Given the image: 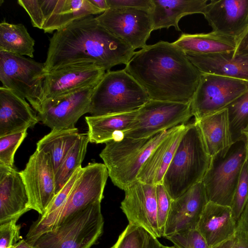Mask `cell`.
I'll use <instances>...</instances> for the list:
<instances>
[{
	"label": "cell",
	"mask_w": 248,
	"mask_h": 248,
	"mask_svg": "<svg viewBox=\"0 0 248 248\" xmlns=\"http://www.w3.org/2000/svg\"><path fill=\"white\" fill-rule=\"evenodd\" d=\"M124 70L150 99L184 103H191L202 74L185 51L164 41L135 51Z\"/></svg>",
	"instance_id": "cell-1"
},
{
	"label": "cell",
	"mask_w": 248,
	"mask_h": 248,
	"mask_svg": "<svg viewBox=\"0 0 248 248\" xmlns=\"http://www.w3.org/2000/svg\"><path fill=\"white\" fill-rule=\"evenodd\" d=\"M135 50L91 16L55 31L49 39L44 67L49 72L67 65L93 63L108 71L117 65H126Z\"/></svg>",
	"instance_id": "cell-2"
},
{
	"label": "cell",
	"mask_w": 248,
	"mask_h": 248,
	"mask_svg": "<svg viewBox=\"0 0 248 248\" xmlns=\"http://www.w3.org/2000/svg\"><path fill=\"white\" fill-rule=\"evenodd\" d=\"M108 177L104 164L91 163L82 168L65 202L46 216H40L31 226L26 239L31 244L43 233L56 229L76 213L104 198Z\"/></svg>",
	"instance_id": "cell-3"
},
{
	"label": "cell",
	"mask_w": 248,
	"mask_h": 248,
	"mask_svg": "<svg viewBox=\"0 0 248 248\" xmlns=\"http://www.w3.org/2000/svg\"><path fill=\"white\" fill-rule=\"evenodd\" d=\"M211 159L198 123L187 124L163 180L173 200L202 180Z\"/></svg>",
	"instance_id": "cell-4"
},
{
	"label": "cell",
	"mask_w": 248,
	"mask_h": 248,
	"mask_svg": "<svg viewBox=\"0 0 248 248\" xmlns=\"http://www.w3.org/2000/svg\"><path fill=\"white\" fill-rule=\"evenodd\" d=\"M174 127L145 138L124 137L107 142L99 154L113 184L124 191L137 181L141 167Z\"/></svg>",
	"instance_id": "cell-5"
},
{
	"label": "cell",
	"mask_w": 248,
	"mask_h": 248,
	"mask_svg": "<svg viewBox=\"0 0 248 248\" xmlns=\"http://www.w3.org/2000/svg\"><path fill=\"white\" fill-rule=\"evenodd\" d=\"M150 99L145 90L124 69L110 70L95 87L89 113L101 116L132 111Z\"/></svg>",
	"instance_id": "cell-6"
},
{
	"label": "cell",
	"mask_w": 248,
	"mask_h": 248,
	"mask_svg": "<svg viewBox=\"0 0 248 248\" xmlns=\"http://www.w3.org/2000/svg\"><path fill=\"white\" fill-rule=\"evenodd\" d=\"M101 202L76 213L56 229L41 234L33 248H91L102 235Z\"/></svg>",
	"instance_id": "cell-7"
},
{
	"label": "cell",
	"mask_w": 248,
	"mask_h": 248,
	"mask_svg": "<svg viewBox=\"0 0 248 248\" xmlns=\"http://www.w3.org/2000/svg\"><path fill=\"white\" fill-rule=\"evenodd\" d=\"M247 141H237L211 157L202 180L208 202L231 207L246 161Z\"/></svg>",
	"instance_id": "cell-8"
},
{
	"label": "cell",
	"mask_w": 248,
	"mask_h": 248,
	"mask_svg": "<svg viewBox=\"0 0 248 248\" xmlns=\"http://www.w3.org/2000/svg\"><path fill=\"white\" fill-rule=\"evenodd\" d=\"M47 73L44 63L0 51V80L2 86L27 99L37 112L42 105L43 84Z\"/></svg>",
	"instance_id": "cell-9"
},
{
	"label": "cell",
	"mask_w": 248,
	"mask_h": 248,
	"mask_svg": "<svg viewBox=\"0 0 248 248\" xmlns=\"http://www.w3.org/2000/svg\"><path fill=\"white\" fill-rule=\"evenodd\" d=\"M192 116L191 103L150 99L138 109L135 120L124 137H151L185 124Z\"/></svg>",
	"instance_id": "cell-10"
},
{
	"label": "cell",
	"mask_w": 248,
	"mask_h": 248,
	"mask_svg": "<svg viewBox=\"0 0 248 248\" xmlns=\"http://www.w3.org/2000/svg\"><path fill=\"white\" fill-rule=\"evenodd\" d=\"M248 90V81L202 73L191 102L195 120L221 110Z\"/></svg>",
	"instance_id": "cell-11"
},
{
	"label": "cell",
	"mask_w": 248,
	"mask_h": 248,
	"mask_svg": "<svg viewBox=\"0 0 248 248\" xmlns=\"http://www.w3.org/2000/svg\"><path fill=\"white\" fill-rule=\"evenodd\" d=\"M95 18L100 25L135 50L147 45L153 31L150 13L142 10L109 9Z\"/></svg>",
	"instance_id": "cell-12"
},
{
	"label": "cell",
	"mask_w": 248,
	"mask_h": 248,
	"mask_svg": "<svg viewBox=\"0 0 248 248\" xmlns=\"http://www.w3.org/2000/svg\"><path fill=\"white\" fill-rule=\"evenodd\" d=\"M29 197V208L43 215L56 195L55 170L49 155L36 150L20 171Z\"/></svg>",
	"instance_id": "cell-13"
},
{
	"label": "cell",
	"mask_w": 248,
	"mask_h": 248,
	"mask_svg": "<svg viewBox=\"0 0 248 248\" xmlns=\"http://www.w3.org/2000/svg\"><path fill=\"white\" fill-rule=\"evenodd\" d=\"M96 86L85 87L43 102L38 112L39 121L51 130L75 127L78 119L89 113Z\"/></svg>",
	"instance_id": "cell-14"
},
{
	"label": "cell",
	"mask_w": 248,
	"mask_h": 248,
	"mask_svg": "<svg viewBox=\"0 0 248 248\" xmlns=\"http://www.w3.org/2000/svg\"><path fill=\"white\" fill-rule=\"evenodd\" d=\"M105 70L93 63H78L47 72L43 84L42 102L77 90L96 86Z\"/></svg>",
	"instance_id": "cell-15"
},
{
	"label": "cell",
	"mask_w": 248,
	"mask_h": 248,
	"mask_svg": "<svg viewBox=\"0 0 248 248\" xmlns=\"http://www.w3.org/2000/svg\"><path fill=\"white\" fill-rule=\"evenodd\" d=\"M156 186L136 181L124 190L120 208L129 223L143 228L158 238L161 237L157 222Z\"/></svg>",
	"instance_id": "cell-16"
},
{
	"label": "cell",
	"mask_w": 248,
	"mask_h": 248,
	"mask_svg": "<svg viewBox=\"0 0 248 248\" xmlns=\"http://www.w3.org/2000/svg\"><path fill=\"white\" fill-rule=\"evenodd\" d=\"M207 202L202 181L172 200L162 237L196 229Z\"/></svg>",
	"instance_id": "cell-17"
},
{
	"label": "cell",
	"mask_w": 248,
	"mask_h": 248,
	"mask_svg": "<svg viewBox=\"0 0 248 248\" xmlns=\"http://www.w3.org/2000/svg\"><path fill=\"white\" fill-rule=\"evenodd\" d=\"M203 15L212 31L236 40L248 27V0H212Z\"/></svg>",
	"instance_id": "cell-18"
},
{
	"label": "cell",
	"mask_w": 248,
	"mask_h": 248,
	"mask_svg": "<svg viewBox=\"0 0 248 248\" xmlns=\"http://www.w3.org/2000/svg\"><path fill=\"white\" fill-rule=\"evenodd\" d=\"M29 197L20 172L0 165V224L16 220L30 211Z\"/></svg>",
	"instance_id": "cell-19"
},
{
	"label": "cell",
	"mask_w": 248,
	"mask_h": 248,
	"mask_svg": "<svg viewBox=\"0 0 248 248\" xmlns=\"http://www.w3.org/2000/svg\"><path fill=\"white\" fill-rule=\"evenodd\" d=\"M39 121L25 98L11 90L0 87V137L27 130Z\"/></svg>",
	"instance_id": "cell-20"
},
{
	"label": "cell",
	"mask_w": 248,
	"mask_h": 248,
	"mask_svg": "<svg viewBox=\"0 0 248 248\" xmlns=\"http://www.w3.org/2000/svg\"><path fill=\"white\" fill-rule=\"evenodd\" d=\"M186 53L190 61L201 73L248 81V51L234 50L210 54Z\"/></svg>",
	"instance_id": "cell-21"
},
{
	"label": "cell",
	"mask_w": 248,
	"mask_h": 248,
	"mask_svg": "<svg viewBox=\"0 0 248 248\" xmlns=\"http://www.w3.org/2000/svg\"><path fill=\"white\" fill-rule=\"evenodd\" d=\"M237 221L230 206L208 202L201 215L196 229L209 248L232 237Z\"/></svg>",
	"instance_id": "cell-22"
},
{
	"label": "cell",
	"mask_w": 248,
	"mask_h": 248,
	"mask_svg": "<svg viewBox=\"0 0 248 248\" xmlns=\"http://www.w3.org/2000/svg\"><path fill=\"white\" fill-rule=\"evenodd\" d=\"M186 127L185 124L175 127L154 150L141 167L137 181L155 186L162 184L164 176Z\"/></svg>",
	"instance_id": "cell-23"
},
{
	"label": "cell",
	"mask_w": 248,
	"mask_h": 248,
	"mask_svg": "<svg viewBox=\"0 0 248 248\" xmlns=\"http://www.w3.org/2000/svg\"><path fill=\"white\" fill-rule=\"evenodd\" d=\"M138 110L85 117L90 142L106 143L111 140H121L131 127Z\"/></svg>",
	"instance_id": "cell-24"
},
{
	"label": "cell",
	"mask_w": 248,
	"mask_h": 248,
	"mask_svg": "<svg viewBox=\"0 0 248 248\" xmlns=\"http://www.w3.org/2000/svg\"><path fill=\"white\" fill-rule=\"evenodd\" d=\"M153 8L150 12L153 31L173 26L181 31L178 23L187 15L203 14L207 0H152Z\"/></svg>",
	"instance_id": "cell-25"
},
{
	"label": "cell",
	"mask_w": 248,
	"mask_h": 248,
	"mask_svg": "<svg viewBox=\"0 0 248 248\" xmlns=\"http://www.w3.org/2000/svg\"><path fill=\"white\" fill-rule=\"evenodd\" d=\"M104 12L89 0H56L52 12L42 30L45 33H51L78 19Z\"/></svg>",
	"instance_id": "cell-26"
},
{
	"label": "cell",
	"mask_w": 248,
	"mask_h": 248,
	"mask_svg": "<svg viewBox=\"0 0 248 248\" xmlns=\"http://www.w3.org/2000/svg\"><path fill=\"white\" fill-rule=\"evenodd\" d=\"M195 121L211 157L233 144L226 108Z\"/></svg>",
	"instance_id": "cell-27"
},
{
	"label": "cell",
	"mask_w": 248,
	"mask_h": 248,
	"mask_svg": "<svg viewBox=\"0 0 248 248\" xmlns=\"http://www.w3.org/2000/svg\"><path fill=\"white\" fill-rule=\"evenodd\" d=\"M173 43L185 52L210 54L234 50L235 39L212 31L207 33H182Z\"/></svg>",
	"instance_id": "cell-28"
},
{
	"label": "cell",
	"mask_w": 248,
	"mask_h": 248,
	"mask_svg": "<svg viewBox=\"0 0 248 248\" xmlns=\"http://www.w3.org/2000/svg\"><path fill=\"white\" fill-rule=\"evenodd\" d=\"M80 134L76 127L51 130L38 141L36 150L49 155L55 172Z\"/></svg>",
	"instance_id": "cell-29"
},
{
	"label": "cell",
	"mask_w": 248,
	"mask_h": 248,
	"mask_svg": "<svg viewBox=\"0 0 248 248\" xmlns=\"http://www.w3.org/2000/svg\"><path fill=\"white\" fill-rule=\"evenodd\" d=\"M34 40L25 26L5 20L0 23V51L33 57Z\"/></svg>",
	"instance_id": "cell-30"
},
{
	"label": "cell",
	"mask_w": 248,
	"mask_h": 248,
	"mask_svg": "<svg viewBox=\"0 0 248 248\" xmlns=\"http://www.w3.org/2000/svg\"><path fill=\"white\" fill-rule=\"evenodd\" d=\"M89 142L87 132L80 133L55 171L56 194L75 171L81 166Z\"/></svg>",
	"instance_id": "cell-31"
},
{
	"label": "cell",
	"mask_w": 248,
	"mask_h": 248,
	"mask_svg": "<svg viewBox=\"0 0 248 248\" xmlns=\"http://www.w3.org/2000/svg\"><path fill=\"white\" fill-rule=\"evenodd\" d=\"M226 108L232 143L241 140H247L242 133L248 124V90Z\"/></svg>",
	"instance_id": "cell-32"
},
{
	"label": "cell",
	"mask_w": 248,
	"mask_h": 248,
	"mask_svg": "<svg viewBox=\"0 0 248 248\" xmlns=\"http://www.w3.org/2000/svg\"><path fill=\"white\" fill-rule=\"evenodd\" d=\"M27 135V130L0 137V165L14 168L15 153Z\"/></svg>",
	"instance_id": "cell-33"
},
{
	"label": "cell",
	"mask_w": 248,
	"mask_h": 248,
	"mask_svg": "<svg viewBox=\"0 0 248 248\" xmlns=\"http://www.w3.org/2000/svg\"><path fill=\"white\" fill-rule=\"evenodd\" d=\"M148 233L142 227L128 223L111 248H145Z\"/></svg>",
	"instance_id": "cell-34"
},
{
	"label": "cell",
	"mask_w": 248,
	"mask_h": 248,
	"mask_svg": "<svg viewBox=\"0 0 248 248\" xmlns=\"http://www.w3.org/2000/svg\"><path fill=\"white\" fill-rule=\"evenodd\" d=\"M248 202V165L245 163L235 191L231 205L233 217L238 221Z\"/></svg>",
	"instance_id": "cell-35"
},
{
	"label": "cell",
	"mask_w": 248,
	"mask_h": 248,
	"mask_svg": "<svg viewBox=\"0 0 248 248\" xmlns=\"http://www.w3.org/2000/svg\"><path fill=\"white\" fill-rule=\"evenodd\" d=\"M167 239L178 248H209L196 229L174 234Z\"/></svg>",
	"instance_id": "cell-36"
},
{
	"label": "cell",
	"mask_w": 248,
	"mask_h": 248,
	"mask_svg": "<svg viewBox=\"0 0 248 248\" xmlns=\"http://www.w3.org/2000/svg\"><path fill=\"white\" fill-rule=\"evenodd\" d=\"M156 193L157 222L159 230L162 237L173 200L169 195L162 184L156 185Z\"/></svg>",
	"instance_id": "cell-37"
},
{
	"label": "cell",
	"mask_w": 248,
	"mask_h": 248,
	"mask_svg": "<svg viewBox=\"0 0 248 248\" xmlns=\"http://www.w3.org/2000/svg\"><path fill=\"white\" fill-rule=\"evenodd\" d=\"M11 220L0 224V248H12L22 239L21 226Z\"/></svg>",
	"instance_id": "cell-38"
},
{
	"label": "cell",
	"mask_w": 248,
	"mask_h": 248,
	"mask_svg": "<svg viewBox=\"0 0 248 248\" xmlns=\"http://www.w3.org/2000/svg\"><path fill=\"white\" fill-rule=\"evenodd\" d=\"M82 166L79 167L65 183L62 188L57 193L45 213L41 216H46L58 208L68 197L72 187L81 171Z\"/></svg>",
	"instance_id": "cell-39"
},
{
	"label": "cell",
	"mask_w": 248,
	"mask_h": 248,
	"mask_svg": "<svg viewBox=\"0 0 248 248\" xmlns=\"http://www.w3.org/2000/svg\"><path fill=\"white\" fill-rule=\"evenodd\" d=\"M17 3L29 15L33 27L42 30L44 19L40 0H18Z\"/></svg>",
	"instance_id": "cell-40"
},
{
	"label": "cell",
	"mask_w": 248,
	"mask_h": 248,
	"mask_svg": "<svg viewBox=\"0 0 248 248\" xmlns=\"http://www.w3.org/2000/svg\"><path fill=\"white\" fill-rule=\"evenodd\" d=\"M109 9L130 8L151 12L153 8L152 0H107Z\"/></svg>",
	"instance_id": "cell-41"
},
{
	"label": "cell",
	"mask_w": 248,
	"mask_h": 248,
	"mask_svg": "<svg viewBox=\"0 0 248 248\" xmlns=\"http://www.w3.org/2000/svg\"><path fill=\"white\" fill-rule=\"evenodd\" d=\"M231 248H248V232L236 230Z\"/></svg>",
	"instance_id": "cell-42"
},
{
	"label": "cell",
	"mask_w": 248,
	"mask_h": 248,
	"mask_svg": "<svg viewBox=\"0 0 248 248\" xmlns=\"http://www.w3.org/2000/svg\"><path fill=\"white\" fill-rule=\"evenodd\" d=\"M236 230L248 232V202L237 222Z\"/></svg>",
	"instance_id": "cell-43"
},
{
	"label": "cell",
	"mask_w": 248,
	"mask_h": 248,
	"mask_svg": "<svg viewBox=\"0 0 248 248\" xmlns=\"http://www.w3.org/2000/svg\"><path fill=\"white\" fill-rule=\"evenodd\" d=\"M235 50L248 51V27L244 33L236 39V46Z\"/></svg>",
	"instance_id": "cell-44"
},
{
	"label": "cell",
	"mask_w": 248,
	"mask_h": 248,
	"mask_svg": "<svg viewBox=\"0 0 248 248\" xmlns=\"http://www.w3.org/2000/svg\"><path fill=\"white\" fill-rule=\"evenodd\" d=\"M161 244L157 238L148 233L147 239L145 248H161Z\"/></svg>",
	"instance_id": "cell-45"
},
{
	"label": "cell",
	"mask_w": 248,
	"mask_h": 248,
	"mask_svg": "<svg viewBox=\"0 0 248 248\" xmlns=\"http://www.w3.org/2000/svg\"><path fill=\"white\" fill-rule=\"evenodd\" d=\"M93 4L104 12L109 9L107 0H89Z\"/></svg>",
	"instance_id": "cell-46"
},
{
	"label": "cell",
	"mask_w": 248,
	"mask_h": 248,
	"mask_svg": "<svg viewBox=\"0 0 248 248\" xmlns=\"http://www.w3.org/2000/svg\"><path fill=\"white\" fill-rule=\"evenodd\" d=\"M12 248H33L32 245L26 239H22Z\"/></svg>",
	"instance_id": "cell-47"
},
{
	"label": "cell",
	"mask_w": 248,
	"mask_h": 248,
	"mask_svg": "<svg viewBox=\"0 0 248 248\" xmlns=\"http://www.w3.org/2000/svg\"><path fill=\"white\" fill-rule=\"evenodd\" d=\"M234 236L230 239L212 248H231Z\"/></svg>",
	"instance_id": "cell-48"
},
{
	"label": "cell",
	"mask_w": 248,
	"mask_h": 248,
	"mask_svg": "<svg viewBox=\"0 0 248 248\" xmlns=\"http://www.w3.org/2000/svg\"><path fill=\"white\" fill-rule=\"evenodd\" d=\"M243 137L247 140L248 139V124L246 128L243 131L242 133Z\"/></svg>",
	"instance_id": "cell-49"
},
{
	"label": "cell",
	"mask_w": 248,
	"mask_h": 248,
	"mask_svg": "<svg viewBox=\"0 0 248 248\" xmlns=\"http://www.w3.org/2000/svg\"><path fill=\"white\" fill-rule=\"evenodd\" d=\"M246 162L248 165V139L247 141V158H246Z\"/></svg>",
	"instance_id": "cell-50"
},
{
	"label": "cell",
	"mask_w": 248,
	"mask_h": 248,
	"mask_svg": "<svg viewBox=\"0 0 248 248\" xmlns=\"http://www.w3.org/2000/svg\"><path fill=\"white\" fill-rule=\"evenodd\" d=\"M161 248H178L174 245L173 246H163V245H161Z\"/></svg>",
	"instance_id": "cell-51"
}]
</instances>
